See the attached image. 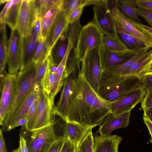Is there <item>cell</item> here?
Wrapping results in <instances>:
<instances>
[{"mask_svg": "<svg viewBox=\"0 0 152 152\" xmlns=\"http://www.w3.org/2000/svg\"><path fill=\"white\" fill-rule=\"evenodd\" d=\"M111 103L101 97L79 70L75 78L66 121L93 128L101 125L111 113Z\"/></svg>", "mask_w": 152, "mask_h": 152, "instance_id": "obj_1", "label": "cell"}, {"mask_svg": "<svg viewBox=\"0 0 152 152\" xmlns=\"http://www.w3.org/2000/svg\"><path fill=\"white\" fill-rule=\"evenodd\" d=\"M141 88L139 76L126 77L103 72L98 94L104 99L112 102L133 90Z\"/></svg>", "mask_w": 152, "mask_h": 152, "instance_id": "obj_2", "label": "cell"}, {"mask_svg": "<svg viewBox=\"0 0 152 152\" xmlns=\"http://www.w3.org/2000/svg\"><path fill=\"white\" fill-rule=\"evenodd\" d=\"M66 121L61 118L43 128L27 131V140L29 152H48L52 145L67 139Z\"/></svg>", "mask_w": 152, "mask_h": 152, "instance_id": "obj_3", "label": "cell"}, {"mask_svg": "<svg viewBox=\"0 0 152 152\" xmlns=\"http://www.w3.org/2000/svg\"><path fill=\"white\" fill-rule=\"evenodd\" d=\"M37 66V65L33 63L17 73L14 99L2 127L7 124L18 107L35 85Z\"/></svg>", "mask_w": 152, "mask_h": 152, "instance_id": "obj_4", "label": "cell"}, {"mask_svg": "<svg viewBox=\"0 0 152 152\" xmlns=\"http://www.w3.org/2000/svg\"><path fill=\"white\" fill-rule=\"evenodd\" d=\"M103 36V34L93 21L82 27L75 47L77 60L81 62L88 51L101 47Z\"/></svg>", "mask_w": 152, "mask_h": 152, "instance_id": "obj_5", "label": "cell"}, {"mask_svg": "<svg viewBox=\"0 0 152 152\" xmlns=\"http://www.w3.org/2000/svg\"><path fill=\"white\" fill-rule=\"evenodd\" d=\"M100 49L96 48L88 51L81 62V73L86 81L97 93L103 72Z\"/></svg>", "mask_w": 152, "mask_h": 152, "instance_id": "obj_6", "label": "cell"}, {"mask_svg": "<svg viewBox=\"0 0 152 152\" xmlns=\"http://www.w3.org/2000/svg\"><path fill=\"white\" fill-rule=\"evenodd\" d=\"M55 107L54 99L42 88L39 97L33 131L43 128L55 122Z\"/></svg>", "mask_w": 152, "mask_h": 152, "instance_id": "obj_7", "label": "cell"}, {"mask_svg": "<svg viewBox=\"0 0 152 152\" xmlns=\"http://www.w3.org/2000/svg\"><path fill=\"white\" fill-rule=\"evenodd\" d=\"M108 4L116 26L136 37L152 48V35L133 24L120 10L116 0H108Z\"/></svg>", "mask_w": 152, "mask_h": 152, "instance_id": "obj_8", "label": "cell"}, {"mask_svg": "<svg viewBox=\"0 0 152 152\" xmlns=\"http://www.w3.org/2000/svg\"><path fill=\"white\" fill-rule=\"evenodd\" d=\"M23 37L16 28L12 30L8 45L7 61L9 74L18 73L22 66Z\"/></svg>", "mask_w": 152, "mask_h": 152, "instance_id": "obj_9", "label": "cell"}, {"mask_svg": "<svg viewBox=\"0 0 152 152\" xmlns=\"http://www.w3.org/2000/svg\"><path fill=\"white\" fill-rule=\"evenodd\" d=\"M93 22L105 35L117 36L116 26L107 0H100L94 5Z\"/></svg>", "mask_w": 152, "mask_h": 152, "instance_id": "obj_10", "label": "cell"}, {"mask_svg": "<svg viewBox=\"0 0 152 152\" xmlns=\"http://www.w3.org/2000/svg\"><path fill=\"white\" fill-rule=\"evenodd\" d=\"M17 78V74L7 73L4 76L3 85L0 91V124L2 126L14 99Z\"/></svg>", "mask_w": 152, "mask_h": 152, "instance_id": "obj_11", "label": "cell"}, {"mask_svg": "<svg viewBox=\"0 0 152 152\" xmlns=\"http://www.w3.org/2000/svg\"><path fill=\"white\" fill-rule=\"evenodd\" d=\"M146 91L143 88L133 90L111 102V113L116 115L131 110L142 102Z\"/></svg>", "mask_w": 152, "mask_h": 152, "instance_id": "obj_12", "label": "cell"}, {"mask_svg": "<svg viewBox=\"0 0 152 152\" xmlns=\"http://www.w3.org/2000/svg\"><path fill=\"white\" fill-rule=\"evenodd\" d=\"M37 18L34 0H22L17 28L23 37L30 34Z\"/></svg>", "mask_w": 152, "mask_h": 152, "instance_id": "obj_13", "label": "cell"}, {"mask_svg": "<svg viewBox=\"0 0 152 152\" xmlns=\"http://www.w3.org/2000/svg\"><path fill=\"white\" fill-rule=\"evenodd\" d=\"M42 89L41 85L35 84L23 100L7 124L2 127L4 131H8L14 128L16 123L20 119L26 117L30 107L38 98Z\"/></svg>", "mask_w": 152, "mask_h": 152, "instance_id": "obj_14", "label": "cell"}, {"mask_svg": "<svg viewBox=\"0 0 152 152\" xmlns=\"http://www.w3.org/2000/svg\"><path fill=\"white\" fill-rule=\"evenodd\" d=\"M80 63L77 64L73 72L65 79L59 100L55 107L56 115L66 121L67 114L68 105L74 80L80 68Z\"/></svg>", "mask_w": 152, "mask_h": 152, "instance_id": "obj_15", "label": "cell"}, {"mask_svg": "<svg viewBox=\"0 0 152 152\" xmlns=\"http://www.w3.org/2000/svg\"><path fill=\"white\" fill-rule=\"evenodd\" d=\"M130 112L127 111L116 115L111 113L99 126L98 132L100 136H109L114 130L127 127L129 123Z\"/></svg>", "mask_w": 152, "mask_h": 152, "instance_id": "obj_16", "label": "cell"}, {"mask_svg": "<svg viewBox=\"0 0 152 152\" xmlns=\"http://www.w3.org/2000/svg\"><path fill=\"white\" fill-rule=\"evenodd\" d=\"M100 53L103 70L124 62L134 55L128 51L110 50L103 46L100 48Z\"/></svg>", "mask_w": 152, "mask_h": 152, "instance_id": "obj_17", "label": "cell"}, {"mask_svg": "<svg viewBox=\"0 0 152 152\" xmlns=\"http://www.w3.org/2000/svg\"><path fill=\"white\" fill-rule=\"evenodd\" d=\"M116 26L117 36L125 47L134 54L151 48L145 43L121 28Z\"/></svg>", "mask_w": 152, "mask_h": 152, "instance_id": "obj_18", "label": "cell"}, {"mask_svg": "<svg viewBox=\"0 0 152 152\" xmlns=\"http://www.w3.org/2000/svg\"><path fill=\"white\" fill-rule=\"evenodd\" d=\"M92 128L76 123L66 121L67 139L75 148H77L80 142Z\"/></svg>", "mask_w": 152, "mask_h": 152, "instance_id": "obj_19", "label": "cell"}, {"mask_svg": "<svg viewBox=\"0 0 152 152\" xmlns=\"http://www.w3.org/2000/svg\"><path fill=\"white\" fill-rule=\"evenodd\" d=\"M122 140L116 135L94 137V152H118L119 146Z\"/></svg>", "mask_w": 152, "mask_h": 152, "instance_id": "obj_20", "label": "cell"}, {"mask_svg": "<svg viewBox=\"0 0 152 152\" xmlns=\"http://www.w3.org/2000/svg\"><path fill=\"white\" fill-rule=\"evenodd\" d=\"M39 40L33 27L30 34L23 37V55L22 70L33 63L32 58L39 43Z\"/></svg>", "mask_w": 152, "mask_h": 152, "instance_id": "obj_21", "label": "cell"}, {"mask_svg": "<svg viewBox=\"0 0 152 152\" xmlns=\"http://www.w3.org/2000/svg\"><path fill=\"white\" fill-rule=\"evenodd\" d=\"M69 25L65 12L62 11L54 23L47 39L50 53L61 36L67 31Z\"/></svg>", "mask_w": 152, "mask_h": 152, "instance_id": "obj_22", "label": "cell"}, {"mask_svg": "<svg viewBox=\"0 0 152 152\" xmlns=\"http://www.w3.org/2000/svg\"><path fill=\"white\" fill-rule=\"evenodd\" d=\"M152 51V48L136 53L124 62L105 69L103 72L124 76L135 63L144 58Z\"/></svg>", "mask_w": 152, "mask_h": 152, "instance_id": "obj_23", "label": "cell"}, {"mask_svg": "<svg viewBox=\"0 0 152 152\" xmlns=\"http://www.w3.org/2000/svg\"><path fill=\"white\" fill-rule=\"evenodd\" d=\"M62 11L61 7L54 8L41 18L42 39H47L48 37L52 27Z\"/></svg>", "mask_w": 152, "mask_h": 152, "instance_id": "obj_24", "label": "cell"}, {"mask_svg": "<svg viewBox=\"0 0 152 152\" xmlns=\"http://www.w3.org/2000/svg\"><path fill=\"white\" fill-rule=\"evenodd\" d=\"M66 32L60 37L52 49L50 55L54 62L58 65L64 57L68 48V40Z\"/></svg>", "mask_w": 152, "mask_h": 152, "instance_id": "obj_25", "label": "cell"}, {"mask_svg": "<svg viewBox=\"0 0 152 152\" xmlns=\"http://www.w3.org/2000/svg\"><path fill=\"white\" fill-rule=\"evenodd\" d=\"M68 55V53H66L56 72L55 83L50 94V96L53 99L64 85L65 79L68 77L66 68Z\"/></svg>", "mask_w": 152, "mask_h": 152, "instance_id": "obj_26", "label": "cell"}, {"mask_svg": "<svg viewBox=\"0 0 152 152\" xmlns=\"http://www.w3.org/2000/svg\"><path fill=\"white\" fill-rule=\"evenodd\" d=\"M5 24L0 23V76L1 77L7 73L5 67L7 61L8 47Z\"/></svg>", "mask_w": 152, "mask_h": 152, "instance_id": "obj_27", "label": "cell"}, {"mask_svg": "<svg viewBox=\"0 0 152 152\" xmlns=\"http://www.w3.org/2000/svg\"><path fill=\"white\" fill-rule=\"evenodd\" d=\"M63 0H34L37 18H41L49 10L54 8H62Z\"/></svg>", "mask_w": 152, "mask_h": 152, "instance_id": "obj_28", "label": "cell"}, {"mask_svg": "<svg viewBox=\"0 0 152 152\" xmlns=\"http://www.w3.org/2000/svg\"><path fill=\"white\" fill-rule=\"evenodd\" d=\"M116 2L118 7L122 13L132 19L141 22L136 10V0H117Z\"/></svg>", "mask_w": 152, "mask_h": 152, "instance_id": "obj_29", "label": "cell"}, {"mask_svg": "<svg viewBox=\"0 0 152 152\" xmlns=\"http://www.w3.org/2000/svg\"><path fill=\"white\" fill-rule=\"evenodd\" d=\"M102 46L110 50L128 51L134 54L125 47L117 36H112L103 34Z\"/></svg>", "mask_w": 152, "mask_h": 152, "instance_id": "obj_30", "label": "cell"}, {"mask_svg": "<svg viewBox=\"0 0 152 152\" xmlns=\"http://www.w3.org/2000/svg\"><path fill=\"white\" fill-rule=\"evenodd\" d=\"M21 1L22 0H15L6 15L4 23L7 24L12 30L17 28Z\"/></svg>", "mask_w": 152, "mask_h": 152, "instance_id": "obj_31", "label": "cell"}, {"mask_svg": "<svg viewBox=\"0 0 152 152\" xmlns=\"http://www.w3.org/2000/svg\"><path fill=\"white\" fill-rule=\"evenodd\" d=\"M50 54L47 39H42L39 42L32 58V62L37 64Z\"/></svg>", "mask_w": 152, "mask_h": 152, "instance_id": "obj_32", "label": "cell"}, {"mask_svg": "<svg viewBox=\"0 0 152 152\" xmlns=\"http://www.w3.org/2000/svg\"><path fill=\"white\" fill-rule=\"evenodd\" d=\"M50 55L37 65L35 84L42 86L49 69Z\"/></svg>", "mask_w": 152, "mask_h": 152, "instance_id": "obj_33", "label": "cell"}, {"mask_svg": "<svg viewBox=\"0 0 152 152\" xmlns=\"http://www.w3.org/2000/svg\"><path fill=\"white\" fill-rule=\"evenodd\" d=\"M152 59V51L144 58L135 63L123 76H139Z\"/></svg>", "mask_w": 152, "mask_h": 152, "instance_id": "obj_34", "label": "cell"}, {"mask_svg": "<svg viewBox=\"0 0 152 152\" xmlns=\"http://www.w3.org/2000/svg\"><path fill=\"white\" fill-rule=\"evenodd\" d=\"M91 129L79 144V152H94V142Z\"/></svg>", "mask_w": 152, "mask_h": 152, "instance_id": "obj_35", "label": "cell"}, {"mask_svg": "<svg viewBox=\"0 0 152 152\" xmlns=\"http://www.w3.org/2000/svg\"><path fill=\"white\" fill-rule=\"evenodd\" d=\"M39 97L36 99L32 104L27 114V123L24 127L26 131H31L33 130L37 109L39 100Z\"/></svg>", "mask_w": 152, "mask_h": 152, "instance_id": "obj_36", "label": "cell"}, {"mask_svg": "<svg viewBox=\"0 0 152 152\" xmlns=\"http://www.w3.org/2000/svg\"><path fill=\"white\" fill-rule=\"evenodd\" d=\"M83 0H63L62 9L67 18L75 9L83 4Z\"/></svg>", "mask_w": 152, "mask_h": 152, "instance_id": "obj_37", "label": "cell"}, {"mask_svg": "<svg viewBox=\"0 0 152 152\" xmlns=\"http://www.w3.org/2000/svg\"><path fill=\"white\" fill-rule=\"evenodd\" d=\"M56 73L49 70L42 85L43 89L50 95L55 82Z\"/></svg>", "mask_w": 152, "mask_h": 152, "instance_id": "obj_38", "label": "cell"}, {"mask_svg": "<svg viewBox=\"0 0 152 152\" xmlns=\"http://www.w3.org/2000/svg\"><path fill=\"white\" fill-rule=\"evenodd\" d=\"M85 5L83 4L74 10L67 18L69 24L74 23L79 20Z\"/></svg>", "mask_w": 152, "mask_h": 152, "instance_id": "obj_39", "label": "cell"}, {"mask_svg": "<svg viewBox=\"0 0 152 152\" xmlns=\"http://www.w3.org/2000/svg\"><path fill=\"white\" fill-rule=\"evenodd\" d=\"M141 77L142 87L146 91L152 89V74L143 75Z\"/></svg>", "mask_w": 152, "mask_h": 152, "instance_id": "obj_40", "label": "cell"}, {"mask_svg": "<svg viewBox=\"0 0 152 152\" xmlns=\"http://www.w3.org/2000/svg\"><path fill=\"white\" fill-rule=\"evenodd\" d=\"M137 8L152 13V0H136Z\"/></svg>", "mask_w": 152, "mask_h": 152, "instance_id": "obj_41", "label": "cell"}, {"mask_svg": "<svg viewBox=\"0 0 152 152\" xmlns=\"http://www.w3.org/2000/svg\"><path fill=\"white\" fill-rule=\"evenodd\" d=\"M141 106L143 110L152 107V89L146 91L141 102Z\"/></svg>", "mask_w": 152, "mask_h": 152, "instance_id": "obj_42", "label": "cell"}, {"mask_svg": "<svg viewBox=\"0 0 152 152\" xmlns=\"http://www.w3.org/2000/svg\"><path fill=\"white\" fill-rule=\"evenodd\" d=\"M136 10L139 16L143 18L152 28V13L137 7Z\"/></svg>", "mask_w": 152, "mask_h": 152, "instance_id": "obj_43", "label": "cell"}, {"mask_svg": "<svg viewBox=\"0 0 152 152\" xmlns=\"http://www.w3.org/2000/svg\"><path fill=\"white\" fill-rule=\"evenodd\" d=\"M15 0H8L1 11L0 15V23H4L5 19L7 14Z\"/></svg>", "mask_w": 152, "mask_h": 152, "instance_id": "obj_44", "label": "cell"}, {"mask_svg": "<svg viewBox=\"0 0 152 152\" xmlns=\"http://www.w3.org/2000/svg\"><path fill=\"white\" fill-rule=\"evenodd\" d=\"M33 27L34 28L39 42L42 39L41 18H37L36 19L34 22Z\"/></svg>", "mask_w": 152, "mask_h": 152, "instance_id": "obj_45", "label": "cell"}, {"mask_svg": "<svg viewBox=\"0 0 152 152\" xmlns=\"http://www.w3.org/2000/svg\"><path fill=\"white\" fill-rule=\"evenodd\" d=\"M76 148L67 139H66L60 152H74Z\"/></svg>", "mask_w": 152, "mask_h": 152, "instance_id": "obj_46", "label": "cell"}, {"mask_svg": "<svg viewBox=\"0 0 152 152\" xmlns=\"http://www.w3.org/2000/svg\"><path fill=\"white\" fill-rule=\"evenodd\" d=\"M66 139L60 140L54 143L51 146L48 152H60Z\"/></svg>", "mask_w": 152, "mask_h": 152, "instance_id": "obj_47", "label": "cell"}, {"mask_svg": "<svg viewBox=\"0 0 152 152\" xmlns=\"http://www.w3.org/2000/svg\"><path fill=\"white\" fill-rule=\"evenodd\" d=\"M20 152H29L26 138L21 135L20 136L19 147Z\"/></svg>", "mask_w": 152, "mask_h": 152, "instance_id": "obj_48", "label": "cell"}, {"mask_svg": "<svg viewBox=\"0 0 152 152\" xmlns=\"http://www.w3.org/2000/svg\"><path fill=\"white\" fill-rule=\"evenodd\" d=\"M152 74V59L142 70L139 76L147 74Z\"/></svg>", "mask_w": 152, "mask_h": 152, "instance_id": "obj_49", "label": "cell"}, {"mask_svg": "<svg viewBox=\"0 0 152 152\" xmlns=\"http://www.w3.org/2000/svg\"><path fill=\"white\" fill-rule=\"evenodd\" d=\"M2 131V129H1L0 132V152H7Z\"/></svg>", "mask_w": 152, "mask_h": 152, "instance_id": "obj_50", "label": "cell"}, {"mask_svg": "<svg viewBox=\"0 0 152 152\" xmlns=\"http://www.w3.org/2000/svg\"><path fill=\"white\" fill-rule=\"evenodd\" d=\"M143 111V117L146 118L152 122V107L145 109Z\"/></svg>", "mask_w": 152, "mask_h": 152, "instance_id": "obj_51", "label": "cell"}, {"mask_svg": "<svg viewBox=\"0 0 152 152\" xmlns=\"http://www.w3.org/2000/svg\"><path fill=\"white\" fill-rule=\"evenodd\" d=\"M143 119L145 124L147 127L151 135V138L150 140V141L152 143V122L145 117H143Z\"/></svg>", "mask_w": 152, "mask_h": 152, "instance_id": "obj_52", "label": "cell"}, {"mask_svg": "<svg viewBox=\"0 0 152 152\" xmlns=\"http://www.w3.org/2000/svg\"><path fill=\"white\" fill-rule=\"evenodd\" d=\"M27 123L26 117H24L20 119L15 124V128L19 126H25Z\"/></svg>", "mask_w": 152, "mask_h": 152, "instance_id": "obj_53", "label": "cell"}, {"mask_svg": "<svg viewBox=\"0 0 152 152\" xmlns=\"http://www.w3.org/2000/svg\"><path fill=\"white\" fill-rule=\"evenodd\" d=\"M99 1L100 0H83V4L85 6L92 4L94 5Z\"/></svg>", "mask_w": 152, "mask_h": 152, "instance_id": "obj_54", "label": "cell"}, {"mask_svg": "<svg viewBox=\"0 0 152 152\" xmlns=\"http://www.w3.org/2000/svg\"><path fill=\"white\" fill-rule=\"evenodd\" d=\"M12 152H20L19 148L13 150Z\"/></svg>", "mask_w": 152, "mask_h": 152, "instance_id": "obj_55", "label": "cell"}, {"mask_svg": "<svg viewBox=\"0 0 152 152\" xmlns=\"http://www.w3.org/2000/svg\"><path fill=\"white\" fill-rule=\"evenodd\" d=\"M74 152H79L78 150V148L75 149V151Z\"/></svg>", "mask_w": 152, "mask_h": 152, "instance_id": "obj_56", "label": "cell"}]
</instances>
